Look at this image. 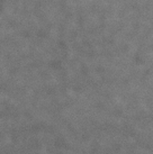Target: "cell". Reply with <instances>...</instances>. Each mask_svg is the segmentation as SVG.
<instances>
[]
</instances>
